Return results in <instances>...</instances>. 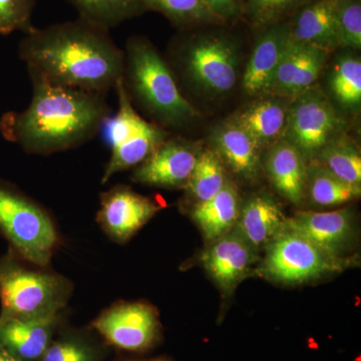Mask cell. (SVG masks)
I'll return each instance as SVG.
<instances>
[{"mask_svg":"<svg viewBox=\"0 0 361 361\" xmlns=\"http://www.w3.org/2000/svg\"><path fill=\"white\" fill-rule=\"evenodd\" d=\"M18 54L30 78L104 96L125 68V51L108 30L82 18L33 28L21 40Z\"/></svg>","mask_w":361,"mask_h":361,"instance_id":"1","label":"cell"},{"mask_svg":"<svg viewBox=\"0 0 361 361\" xmlns=\"http://www.w3.org/2000/svg\"><path fill=\"white\" fill-rule=\"evenodd\" d=\"M32 99L26 110L9 111L0 132L25 153L51 155L94 139L111 115L104 94L61 87L30 78Z\"/></svg>","mask_w":361,"mask_h":361,"instance_id":"2","label":"cell"},{"mask_svg":"<svg viewBox=\"0 0 361 361\" xmlns=\"http://www.w3.org/2000/svg\"><path fill=\"white\" fill-rule=\"evenodd\" d=\"M123 51L122 80L133 106H141L166 130L183 129L199 118L180 92L172 68L149 39L130 37Z\"/></svg>","mask_w":361,"mask_h":361,"instance_id":"3","label":"cell"},{"mask_svg":"<svg viewBox=\"0 0 361 361\" xmlns=\"http://www.w3.org/2000/svg\"><path fill=\"white\" fill-rule=\"evenodd\" d=\"M71 293L65 277L32 269L11 250L0 257V322L61 314Z\"/></svg>","mask_w":361,"mask_h":361,"instance_id":"4","label":"cell"},{"mask_svg":"<svg viewBox=\"0 0 361 361\" xmlns=\"http://www.w3.org/2000/svg\"><path fill=\"white\" fill-rule=\"evenodd\" d=\"M178 70L192 89L210 97L229 94L240 75L238 42L223 30L185 37L174 49Z\"/></svg>","mask_w":361,"mask_h":361,"instance_id":"5","label":"cell"},{"mask_svg":"<svg viewBox=\"0 0 361 361\" xmlns=\"http://www.w3.org/2000/svg\"><path fill=\"white\" fill-rule=\"evenodd\" d=\"M0 234L21 260L44 268L59 245L49 214L11 183L0 180Z\"/></svg>","mask_w":361,"mask_h":361,"instance_id":"6","label":"cell"},{"mask_svg":"<svg viewBox=\"0 0 361 361\" xmlns=\"http://www.w3.org/2000/svg\"><path fill=\"white\" fill-rule=\"evenodd\" d=\"M265 249L264 259L257 272L276 283L302 284L343 272L356 265L353 257L331 255L288 227H285Z\"/></svg>","mask_w":361,"mask_h":361,"instance_id":"7","label":"cell"},{"mask_svg":"<svg viewBox=\"0 0 361 361\" xmlns=\"http://www.w3.org/2000/svg\"><path fill=\"white\" fill-rule=\"evenodd\" d=\"M114 90L118 96V111L106 120L104 128L111 145V155L104 168L102 183L106 184L114 175L137 167L146 160L170 133L156 123L148 122L133 106L122 78Z\"/></svg>","mask_w":361,"mask_h":361,"instance_id":"8","label":"cell"},{"mask_svg":"<svg viewBox=\"0 0 361 361\" xmlns=\"http://www.w3.org/2000/svg\"><path fill=\"white\" fill-rule=\"evenodd\" d=\"M346 130V118L317 85L289 99L283 139L300 149L308 161Z\"/></svg>","mask_w":361,"mask_h":361,"instance_id":"9","label":"cell"},{"mask_svg":"<svg viewBox=\"0 0 361 361\" xmlns=\"http://www.w3.org/2000/svg\"><path fill=\"white\" fill-rule=\"evenodd\" d=\"M92 325L111 345L135 353L151 348L160 332L158 312L146 302L115 304Z\"/></svg>","mask_w":361,"mask_h":361,"instance_id":"10","label":"cell"},{"mask_svg":"<svg viewBox=\"0 0 361 361\" xmlns=\"http://www.w3.org/2000/svg\"><path fill=\"white\" fill-rule=\"evenodd\" d=\"M202 148L198 142L169 137L144 161L137 166L133 180L167 189L186 187Z\"/></svg>","mask_w":361,"mask_h":361,"instance_id":"11","label":"cell"},{"mask_svg":"<svg viewBox=\"0 0 361 361\" xmlns=\"http://www.w3.org/2000/svg\"><path fill=\"white\" fill-rule=\"evenodd\" d=\"M160 210L153 199L118 185L101 195L97 222L114 241L125 243Z\"/></svg>","mask_w":361,"mask_h":361,"instance_id":"12","label":"cell"},{"mask_svg":"<svg viewBox=\"0 0 361 361\" xmlns=\"http://www.w3.org/2000/svg\"><path fill=\"white\" fill-rule=\"evenodd\" d=\"M259 251L236 229L209 243L201 261L207 272L226 294H231L249 274Z\"/></svg>","mask_w":361,"mask_h":361,"instance_id":"13","label":"cell"},{"mask_svg":"<svg viewBox=\"0 0 361 361\" xmlns=\"http://www.w3.org/2000/svg\"><path fill=\"white\" fill-rule=\"evenodd\" d=\"M329 54L313 45L289 39L268 94L290 99L310 89L322 75Z\"/></svg>","mask_w":361,"mask_h":361,"instance_id":"14","label":"cell"},{"mask_svg":"<svg viewBox=\"0 0 361 361\" xmlns=\"http://www.w3.org/2000/svg\"><path fill=\"white\" fill-rule=\"evenodd\" d=\"M286 227L339 257L345 256L355 241V220L349 208L329 212L299 211L287 219Z\"/></svg>","mask_w":361,"mask_h":361,"instance_id":"15","label":"cell"},{"mask_svg":"<svg viewBox=\"0 0 361 361\" xmlns=\"http://www.w3.org/2000/svg\"><path fill=\"white\" fill-rule=\"evenodd\" d=\"M248 63L242 85L250 96L268 94L275 71L289 39L287 20L262 28Z\"/></svg>","mask_w":361,"mask_h":361,"instance_id":"16","label":"cell"},{"mask_svg":"<svg viewBox=\"0 0 361 361\" xmlns=\"http://www.w3.org/2000/svg\"><path fill=\"white\" fill-rule=\"evenodd\" d=\"M59 314L0 322V344L21 361H39L54 339Z\"/></svg>","mask_w":361,"mask_h":361,"instance_id":"17","label":"cell"},{"mask_svg":"<svg viewBox=\"0 0 361 361\" xmlns=\"http://www.w3.org/2000/svg\"><path fill=\"white\" fill-rule=\"evenodd\" d=\"M290 39L332 54L339 49L336 0H308L287 20Z\"/></svg>","mask_w":361,"mask_h":361,"instance_id":"18","label":"cell"},{"mask_svg":"<svg viewBox=\"0 0 361 361\" xmlns=\"http://www.w3.org/2000/svg\"><path fill=\"white\" fill-rule=\"evenodd\" d=\"M266 153L264 169L278 194L294 205L305 200L308 160L291 142L281 139Z\"/></svg>","mask_w":361,"mask_h":361,"instance_id":"19","label":"cell"},{"mask_svg":"<svg viewBox=\"0 0 361 361\" xmlns=\"http://www.w3.org/2000/svg\"><path fill=\"white\" fill-rule=\"evenodd\" d=\"M286 99L273 96L259 99L228 121L243 130L262 151L283 139L289 104Z\"/></svg>","mask_w":361,"mask_h":361,"instance_id":"20","label":"cell"},{"mask_svg":"<svg viewBox=\"0 0 361 361\" xmlns=\"http://www.w3.org/2000/svg\"><path fill=\"white\" fill-rule=\"evenodd\" d=\"M210 141L225 167L242 180L257 179L262 168L261 149L243 130L226 121L212 130Z\"/></svg>","mask_w":361,"mask_h":361,"instance_id":"21","label":"cell"},{"mask_svg":"<svg viewBox=\"0 0 361 361\" xmlns=\"http://www.w3.org/2000/svg\"><path fill=\"white\" fill-rule=\"evenodd\" d=\"M286 215L273 197L258 194L241 204L237 230L260 251L286 227Z\"/></svg>","mask_w":361,"mask_h":361,"instance_id":"22","label":"cell"},{"mask_svg":"<svg viewBox=\"0 0 361 361\" xmlns=\"http://www.w3.org/2000/svg\"><path fill=\"white\" fill-rule=\"evenodd\" d=\"M241 204L238 189L228 180L210 200L195 204L192 219L200 228L206 241L212 243L236 226Z\"/></svg>","mask_w":361,"mask_h":361,"instance_id":"23","label":"cell"},{"mask_svg":"<svg viewBox=\"0 0 361 361\" xmlns=\"http://www.w3.org/2000/svg\"><path fill=\"white\" fill-rule=\"evenodd\" d=\"M329 87L332 102L341 110L357 114L361 106V59L353 49L338 54L330 66Z\"/></svg>","mask_w":361,"mask_h":361,"instance_id":"24","label":"cell"},{"mask_svg":"<svg viewBox=\"0 0 361 361\" xmlns=\"http://www.w3.org/2000/svg\"><path fill=\"white\" fill-rule=\"evenodd\" d=\"M360 195L361 186L348 184L315 161H308L305 199L307 198L312 205L341 206L360 198Z\"/></svg>","mask_w":361,"mask_h":361,"instance_id":"25","label":"cell"},{"mask_svg":"<svg viewBox=\"0 0 361 361\" xmlns=\"http://www.w3.org/2000/svg\"><path fill=\"white\" fill-rule=\"evenodd\" d=\"M77 9L80 18L104 30H110L146 13L141 0H68Z\"/></svg>","mask_w":361,"mask_h":361,"instance_id":"26","label":"cell"},{"mask_svg":"<svg viewBox=\"0 0 361 361\" xmlns=\"http://www.w3.org/2000/svg\"><path fill=\"white\" fill-rule=\"evenodd\" d=\"M311 160L344 182L361 186L360 149L348 134L329 142Z\"/></svg>","mask_w":361,"mask_h":361,"instance_id":"27","label":"cell"},{"mask_svg":"<svg viewBox=\"0 0 361 361\" xmlns=\"http://www.w3.org/2000/svg\"><path fill=\"white\" fill-rule=\"evenodd\" d=\"M225 165L213 149H202L193 173L188 180V195L202 203L210 200L227 183Z\"/></svg>","mask_w":361,"mask_h":361,"instance_id":"28","label":"cell"},{"mask_svg":"<svg viewBox=\"0 0 361 361\" xmlns=\"http://www.w3.org/2000/svg\"><path fill=\"white\" fill-rule=\"evenodd\" d=\"M141 2L146 11L160 13L180 28L225 25L209 11L203 0H141Z\"/></svg>","mask_w":361,"mask_h":361,"instance_id":"29","label":"cell"},{"mask_svg":"<svg viewBox=\"0 0 361 361\" xmlns=\"http://www.w3.org/2000/svg\"><path fill=\"white\" fill-rule=\"evenodd\" d=\"M308 0H246L243 16L253 27L262 30L283 23Z\"/></svg>","mask_w":361,"mask_h":361,"instance_id":"30","label":"cell"},{"mask_svg":"<svg viewBox=\"0 0 361 361\" xmlns=\"http://www.w3.org/2000/svg\"><path fill=\"white\" fill-rule=\"evenodd\" d=\"M339 49L361 47V0H336Z\"/></svg>","mask_w":361,"mask_h":361,"instance_id":"31","label":"cell"},{"mask_svg":"<svg viewBox=\"0 0 361 361\" xmlns=\"http://www.w3.org/2000/svg\"><path fill=\"white\" fill-rule=\"evenodd\" d=\"M39 361H99V351L82 336H66L52 339Z\"/></svg>","mask_w":361,"mask_h":361,"instance_id":"32","label":"cell"},{"mask_svg":"<svg viewBox=\"0 0 361 361\" xmlns=\"http://www.w3.org/2000/svg\"><path fill=\"white\" fill-rule=\"evenodd\" d=\"M35 0H0V35L16 30H32V16Z\"/></svg>","mask_w":361,"mask_h":361,"instance_id":"33","label":"cell"},{"mask_svg":"<svg viewBox=\"0 0 361 361\" xmlns=\"http://www.w3.org/2000/svg\"><path fill=\"white\" fill-rule=\"evenodd\" d=\"M209 11L225 23H236L243 16L238 0H203Z\"/></svg>","mask_w":361,"mask_h":361,"instance_id":"34","label":"cell"},{"mask_svg":"<svg viewBox=\"0 0 361 361\" xmlns=\"http://www.w3.org/2000/svg\"><path fill=\"white\" fill-rule=\"evenodd\" d=\"M0 361H21L0 344Z\"/></svg>","mask_w":361,"mask_h":361,"instance_id":"35","label":"cell"},{"mask_svg":"<svg viewBox=\"0 0 361 361\" xmlns=\"http://www.w3.org/2000/svg\"><path fill=\"white\" fill-rule=\"evenodd\" d=\"M135 361H172L165 357L152 358V360H135Z\"/></svg>","mask_w":361,"mask_h":361,"instance_id":"36","label":"cell"},{"mask_svg":"<svg viewBox=\"0 0 361 361\" xmlns=\"http://www.w3.org/2000/svg\"><path fill=\"white\" fill-rule=\"evenodd\" d=\"M240 6H242V9H243L244 4H245L246 0H238Z\"/></svg>","mask_w":361,"mask_h":361,"instance_id":"37","label":"cell"}]
</instances>
